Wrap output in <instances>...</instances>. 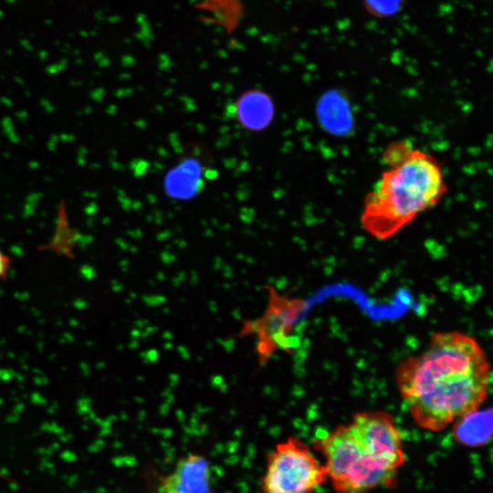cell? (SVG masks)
I'll return each mask as SVG.
<instances>
[{
    "label": "cell",
    "mask_w": 493,
    "mask_h": 493,
    "mask_svg": "<svg viewBox=\"0 0 493 493\" xmlns=\"http://www.w3.org/2000/svg\"><path fill=\"white\" fill-rule=\"evenodd\" d=\"M490 364L473 336L450 330L433 333L420 353L395 371L400 395L414 423L438 432L477 410L486 400Z\"/></svg>",
    "instance_id": "cell-1"
},
{
    "label": "cell",
    "mask_w": 493,
    "mask_h": 493,
    "mask_svg": "<svg viewBox=\"0 0 493 493\" xmlns=\"http://www.w3.org/2000/svg\"><path fill=\"white\" fill-rule=\"evenodd\" d=\"M383 160L387 169L365 196L361 216L365 232L380 240L435 207L447 192L439 160L407 141L391 143Z\"/></svg>",
    "instance_id": "cell-2"
},
{
    "label": "cell",
    "mask_w": 493,
    "mask_h": 493,
    "mask_svg": "<svg viewBox=\"0 0 493 493\" xmlns=\"http://www.w3.org/2000/svg\"><path fill=\"white\" fill-rule=\"evenodd\" d=\"M312 445L324 459L328 482L335 493H371L393 488L398 482V474L384 469L368 455L350 423L318 432Z\"/></svg>",
    "instance_id": "cell-3"
},
{
    "label": "cell",
    "mask_w": 493,
    "mask_h": 493,
    "mask_svg": "<svg viewBox=\"0 0 493 493\" xmlns=\"http://www.w3.org/2000/svg\"><path fill=\"white\" fill-rule=\"evenodd\" d=\"M328 482L325 466L308 445L289 436L267 456L263 493H315Z\"/></svg>",
    "instance_id": "cell-4"
},
{
    "label": "cell",
    "mask_w": 493,
    "mask_h": 493,
    "mask_svg": "<svg viewBox=\"0 0 493 493\" xmlns=\"http://www.w3.org/2000/svg\"><path fill=\"white\" fill-rule=\"evenodd\" d=\"M267 301L261 316L246 320L238 336L253 335L256 351L261 365L278 351L288 352L296 346L292 335L296 323L307 309L301 298L280 294L275 288L267 286Z\"/></svg>",
    "instance_id": "cell-5"
},
{
    "label": "cell",
    "mask_w": 493,
    "mask_h": 493,
    "mask_svg": "<svg viewBox=\"0 0 493 493\" xmlns=\"http://www.w3.org/2000/svg\"><path fill=\"white\" fill-rule=\"evenodd\" d=\"M350 425L368 455L386 470L399 474L406 457L393 415L383 410L359 412Z\"/></svg>",
    "instance_id": "cell-6"
},
{
    "label": "cell",
    "mask_w": 493,
    "mask_h": 493,
    "mask_svg": "<svg viewBox=\"0 0 493 493\" xmlns=\"http://www.w3.org/2000/svg\"><path fill=\"white\" fill-rule=\"evenodd\" d=\"M208 460L197 453L181 457L158 485L159 493H215Z\"/></svg>",
    "instance_id": "cell-7"
},
{
    "label": "cell",
    "mask_w": 493,
    "mask_h": 493,
    "mask_svg": "<svg viewBox=\"0 0 493 493\" xmlns=\"http://www.w3.org/2000/svg\"><path fill=\"white\" fill-rule=\"evenodd\" d=\"M205 164L196 153H186L164 175L163 189L172 199L186 201L195 197L204 184Z\"/></svg>",
    "instance_id": "cell-8"
},
{
    "label": "cell",
    "mask_w": 493,
    "mask_h": 493,
    "mask_svg": "<svg viewBox=\"0 0 493 493\" xmlns=\"http://www.w3.org/2000/svg\"><path fill=\"white\" fill-rule=\"evenodd\" d=\"M235 114L241 126L249 131L265 129L274 116V105L266 92L253 89L242 93L235 103Z\"/></svg>",
    "instance_id": "cell-9"
},
{
    "label": "cell",
    "mask_w": 493,
    "mask_h": 493,
    "mask_svg": "<svg viewBox=\"0 0 493 493\" xmlns=\"http://www.w3.org/2000/svg\"><path fill=\"white\" fill-rule=\"evenodd\" d=\"M452 435L456 443L479 447L493 437V406L471 412L453 423Z\"/></svg>",
    "instance_id": "cell-10"
},
{
    "label": "cell",
    "mask_w": 493,
    "mask_h": 493,
    "mask_svg": "<svg viewBox=\"0 0 493 493\" xmlns=\"http://www.w3.org/2000/svg\"><path fill=\"white\" fill-rule=\"evenodd\" d=\"M406 0H363L367 11L377 17H391L397 15Z\"/></svg>",
    "instance_id": "cell-11"
},
{
    "label": "cell",
    "mask_w": 493,
    "mask_h": 493,
    "mask_svg": "<svg viewBox=\"0 0 493 493\" xmlns=\"http://www.w3.org/2000/svg\"><path fill=\"white\" fill-rule=\"evenodd\" d=\"M10 266L9 257L0 249V278H4L8 274Z\"/></svg>",
    "instance_id": "cell-12"
},
{
    "label": "cell",
    "mask_w": 493,
    "mask_h": 493,
    "mask_svg": "<svg viewBox=\"0 0 493 493\" xmlns=\"http://www.w3.org/2000/svg\"><path fill=\"white\" fill-rule=\"evenodd\" d=\"M0 477H3L1 473H0Z\"/></svg>",
    "instance_id": "cell-13"
}]
</instances>
